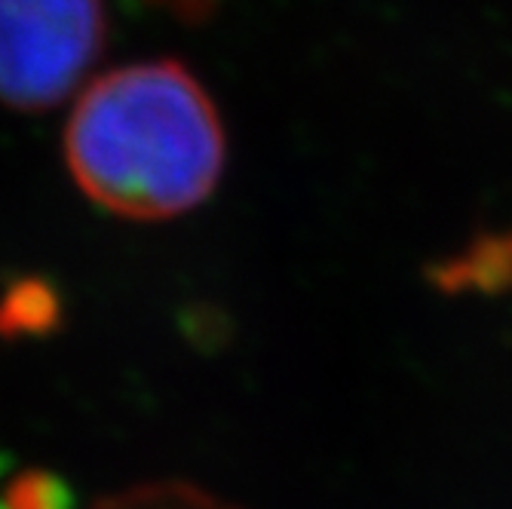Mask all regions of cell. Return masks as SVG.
Here are the masks:
<instances>
[{
    "instance_id": "5b68a950",
    "label": "cell",
    "mask_w": 512,
    "mask_h": 509,
    "mask_svg": "<svg viewBox=\"0 0 512 509\" xmlns=\"http://www.w3.org/2000/svg\"><path fill=\"white\" fill-rule=\"evenodd\" d=\"M99 509H237V506H227L197 488L151 485V488H135L129 494L111 497Z\"/></svg>"
},
{
    "instance_id": "277c9868",
    "label": "cell",
    "mask_w": 512,
    "mask_h": 509,
    "mask_svg": "<svg viewBox=\"0 0 512 509\" xmlns=\"http://www.w3.org/2000/svg\"><path fill=\"white\" fill-rule=\"evenodd\" d=\"M0 509H74V491L59 473L16 464L0 451Z\"/></svg>"
},
{
    "instance_id": "6da1fadb",
    "label": "cell",
    "mask_w": 512,
    "mask_h": 509,
    "mask_svg": "<svg viewBox=\"0 0 512 509\" xmlns=\"http://www.w3.org/2000/svg\"><path fill=\"white\" fill-rule=\"evenodd\" d=\"M65 160L96 206L163 221L212 197L227 135L206 86L181 62H135L83 89L65 129Z\"/></svg>"
},
{
    "instance_id": "3957f363",
    "label": "cell",
    "mask_w": 512,
    "mask_h": 509,
    "mask_svg": "<svg viewBox=\"0 0 512 509\" xmlns=\"http://www.w3.org/2000/svg\"><path fill=\"white\" fill-rule=\"evenodd\" d=\"M62 326V298L40 276L16 280L0 295V338H43Z\"/></svg>"
},
{
    "instance_id": "7a4b0ae2",
    "label": "cell",
    "mask_w": 512,
    "mask_h": 509,
    "mask_svg": "<svg viewBox=\"0 0 512 509\" xmlns=\"http://www.w3.org/2000/svg\"><path fill=\"white\" fill-rule=\"evenodd\" d=\"M102 0H0V105H62L105 53Z\"/></svg>"
}]
</instances>
